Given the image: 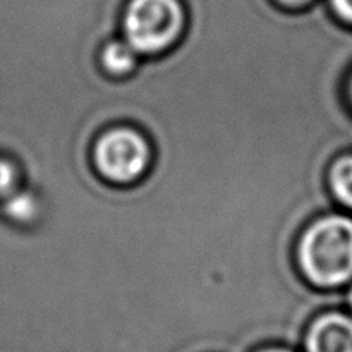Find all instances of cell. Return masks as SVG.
Returning a JSON list of instances; mask_svg holds the SVG:
<instances>
[{
    "label": "cell",
    "instance_id": "cell-1",
    "mask_svg": "<svg viewBox=\"0 0 352 352\" xmlns=\"http://www.w3.org/2000/svg\"><path fill=\"white\" fill-rule=\"evenodd\" d=\"M305 280L320 291H339L352 280V219L327 213L306 226L296 246Z\"/></svg>",
    "mask_w": 352,
    "mask_h": 352
},
{
    "label": "cell",
    "instance_id": "cell-2",
    "mask_svg": "<svg viewBox=\"0 0 352 352\" xmlns=\"http://www.w3.org/2000/svg\"><path fill=\"white\" fill-rule=\"evenodd\" d=\"M186 24L188 12L181 0H129L120 34L140 57H158L181 41Z\"/></svg>",
    "mask_w": 352,
    "mask_h": 352
},
{
    "label": "cell",
    "instance_id": "cell-3",
    "mask_svg": "<svg viewBox=\"0 0 352 352\" xmlns=\"http://www.w3.org/2000/svg\"><path fill=\"white\" fill-rule=\"evenodd\" d=\"M93 164L105 181L117 186L134 184L150 172L153 146L133 126H113L93 144Z\"/></svg>",
    "mask_w": 352,
    "mask_h": 352
},
{
    "label": "cell",
    "instance_id": "cell-4",
    "mask_svg": "<svg viewBox=\"0 0 352 352\" xmlns=\"http://www.w3.org/2000/svg\"><path fill=\"white\" fill-rule=\"evenodd\" d=\"M301 352H352V316L329 309L311 320Z\"/></svg>",
    "mask_w": 352,
    "mask_h": 352
},
{
    "label": "cell",
    "instance_id": "cell-5",
    "mask_svg": "<svg viewBox=\"0 0 352 352\" xmlns=\"http://www.w3.org/2000/svg\"><path fill=\"white\" fill-rule=\"evenodd\" d=\"M140 54L124 38L109 40L98 54L100 67L110 78H127L140 65Z\"/></svg>",
    "mask_w": 352,
    "mask_h": 352
},
{
    "label": "cell",
    "instance_id": "cell-6",
    "mask_svg": "<svg viewBox=\"0 0 352 352\" xmlns=\"http://www.w3.org/2000/svg\"><path fill=\"white\" fill-rule=\"evenodd\" d=\"M327 182L333 199L346 208H352V153L340 155L332 162Z\"/></svg>",
    "mask_w": 352,
    "mask_h": 352
},
{
    "label": "cell",
    "instance_id": "cell-7",
    "mask_svg": "<svg viewBox=\"0 0 352 352\" xmlns=\"http://www.w3.org/2000/svg\"><path fill=\"white\" fill-rule=\"evenodd\" d=\"M21 188V174L10 158L0 157V198H9Z\"/></svg>",
    "mask_w": 352,
    "mask_h": 352
},
{
    "label": "cell",
    "instance_id": "cell-8",
    "mask_svg": "<svg viewBox=\"0 0 352 352\" xmlns=\"http://www.w3.org/2000/svg\"><path fill=\"white\" fill-rule=\"evenodd\" d=\"M330 3L340 19L352 24V0H330Z\"/></svg>",
    "mask_w": 352,
    "mask_h": 352
},
{
    "label": "cell",
    "instance_id": "cell-9",
    "mask_svg": "<svg viewBox=\"0 0 352 352\" xmlns=\"http://www.w3.org/2000/svg\"><path fill=\"white\" fill-rule=\"evenodd\" d=\"M254 352H298V351L291 349V347H287V346H265Z\"/></svg>",
    "mask_w": 352,
    "mask_h": 352
},
{
    "label": "cell",
    "instance_id": "cell-10",
    "mask_svg": "<svg viewBox=\"0 0 352 352\" xmlns=\"http://www.w3.org/2000/svg\"><path fill=\"white\" fill-rule=\"evenodd\" d=\"M280 6H285V7H294V9H298V7H302L306 6V3H309L311 0H277Z\"/></svg>",
    "mask_w": 352,
    "mask_h": 352
},
{
    "label": "cell",
    "instance_id": "cell-11",
    "mask_svg": "<svg viewBox=\"0 0 352 352\" xmlns=\"http://www.w3.org/2000/svg\"><path fill=\"white\" fill-rule=\"evenodd\" d=\"M346 301H347V305H349V308L352 309V287L349 289V292L346 294Z\"/></svg>",
    "mask_w": 352,
    "mask_h": 352
},
{
    "label": "cell",
    "instance_id": "cell-12",
    "mask_svg": "<svg viewBox=\"0 0 352 352\" xmlns=\"http://www.w3.org/2000/svg\"><path fill=\"white\" fill-rule=\"evenodd\" d=\"M347 93H349V98L352 100V76L349 79V85H347Z\"/></svg>",
    "mask_w": 352,
    "mask_h": 352
}]
</instances>
